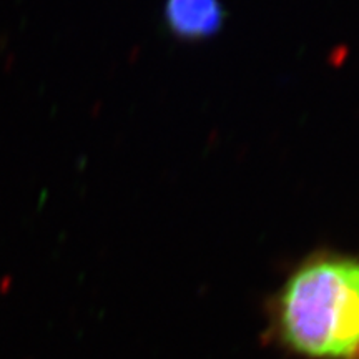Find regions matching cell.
Here are the masks:
<instances>
[{
	"label": "cell",
	"instance_id": "cell-1",
	"mask_svg": "<svg viewBox=\"0 0 359 359\" xmlns=\"http://www.w3.org/2000/svg\"><path fill=\"white\" fill-rule=\"evenodd\" d=\"M281 343L309 359H359V262L316 255L288 278L275 304Z\"/></svg>",
	"mask_w": 359,
	"mask_h": 359
},
{
	"label": "cell",
	"instance_id": "cell-2",
	"mask_svg": "<svg viewBox=\"0 0 359 359\" xmlns=\"http://www.w3.org/2000/svg\"><path fill=\"white\" fill-rule=\"evenodd\" d=\"M224 8L219 0H167L165 22L175 37L201 40L222 29Z\"/></svg>",
	"mask_w": 359,
	"mask_h": 359
}]
</instances>
